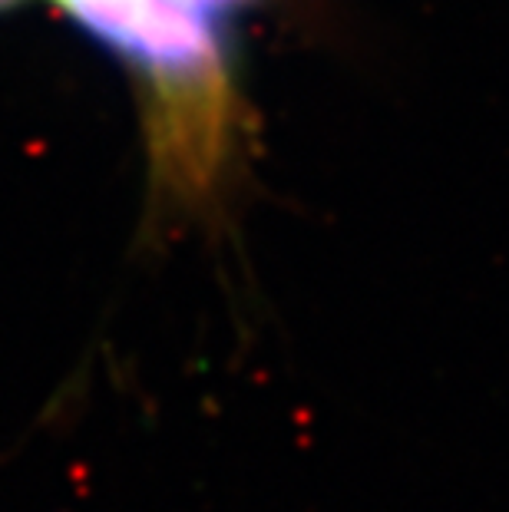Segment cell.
<instances>
[{
  "instance_id": "7a4b0ae2",
  "label": "cell",
  "mask_w": 509,
  "mask_h": 512,
  "mask_svg": "<svg viewBox=\"0 0 509 512\" xmlns=\"http://www.w3.org/2000/svg\"><path fill=\"white\" fill-rule=\"evenodd\" d=\"M14 4H20V0H0V10H4V7H14Z\"/></svg>"
},
{
  "instance_id": "6da1fadb",
  "label": "cell",
  "mask_w": 509,
  "mask_h": 512,
  "mask_svg": "<svg viewBox=\"0 0 509 512\" xmlns=\"http://www.w3.org/2000/svg\"><path fill=\"white\" fill-rule=\"evenodd\" d=\"M186 4H192L196 10H202V14H225V10H235V7H245L248 0H186Z\"/></svg>"
}]
</instances>
